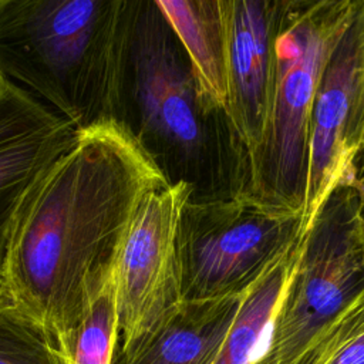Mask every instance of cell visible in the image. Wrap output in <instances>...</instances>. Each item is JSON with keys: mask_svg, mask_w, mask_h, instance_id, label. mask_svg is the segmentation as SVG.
Listing matches in <instances>:
<instances>
[{"mask_svg": "<svg viewBox=\"0 0 364 364\" xmlns=\"http://www.w3.org/2000/svg\"><path fill=\"white\" fill-rule=\"evenodd\" d=\"M169 182L139 141L108 121L77 131L24 200L0 289L61 364L85 307L114 276L141 203Z\"/></svg>", "mask_w": 364, "mask_h": 364, "instance_id": "1", "label": "cell"}, {"mask_svg": "<svg viewBox=\"0 0 364 364\" xmlns=\"http://www.w3.org/2000/svg\"><path fill=\"white\" fill-rule=\"evenodd\" d=\"M119 327L114 276L85 307L70 343L64 364H112Z\"/></svg>", "mask_w": 364, "mask_h": 364, "instance_id": "13", "label": "cell"}, {"mask_svg": "<svg viewBox=\"0 0 364 364\" xmlns=\"http://www.w3.org/2000/svg\"><path fill=\"white\" fill-rule=\"evenodd\" d=\"M158 10L188 60L205 112L228 107V40L223 0H158Z\"/></svg>", "mask_w": 364, "mask_h": 364, "instance_id": "11", "label": "cell"}, {"mask_svg": "<svg viewBox=\"0 0 364 364\" xmlns=\"http://www.w3.org/2000/svg\"><path fill=\"white\" fill-rule=\"evenodd\" d=\"M364 151V0L321 71L309 131V164L303 203L304 229L330 192L357 169Z\"/></svg>", "mask_w": 364, "mask_h": 364, "instance_id": "7", "label": "cell"}, {"mask_svg": "<svg viewBox=\"0 0 364 364\" xmlns=\"http://www.w3.org/2000/svg\"><path fill=\"white\" fill-rule=\"evenodd\" d=\"M300 209L266 203L246 191L186 202L178 247L182 301L242 296L303 235Z\"/></svg>", "mask_w": 364, "mask_h": 364, "instance_id": "4", "label": "cell"}, {"mask_svg": "<svg viewBox=\"0 0 364 364\" xmlns=\"http://www.w3.org/2000/svg\"><path fill=\"white\" fill-rule=\"evenodd\" d=\"M0 364H61L43 333L0 289Z\"/></svg>", "mask_w": 364, "mask_h": 364, "instance_id": "15", "label": "cell"}, {"mask_svg": "<svg viewBox=\"0 0 364 364\" xmlns=\"http://www.w3.org/2000/svg\"><path fill=\"white\" fill-rule=\"evenodd\" d=\"M191 195L189 181L169 182L145 198L129 226L114 270L118 351L134 348L182 301L178 232Z\"/></svg>", "mask_w": 364, "mask_h": 364, "instance_id": "6", "label": "cell"}, {"mask_svg": "<svg viewBox=\"0 0 364 364\" xmlns=\"http://www.w3.org/2000/svg\"><path fill=\"white\" fill-rule=\"evenodd\" d=\"M242 296L181 301L144 340L112 364H215Z\"/></svg>", "mask_w": 364, "mask_h": 364, "instance_id": "10", "label": "cell"}, {"mask_svg": "<svg viewBox=\"0 0 364 364\" xmlns=\"http://www.w3.org/2000/svg\"><path fill=\"white\" fill-rule=\"evenodd\" d=\"M277 7L279 1L223 0L228 40L225 115L247 159L264 129Z\"/></svg>", "mask_w": 364, "mask_h": 364, "instance_id": "9", "label": "cell"}, {"mask_svg": "<svg viewBox=\"0 0 364 364\" xmlns=\"http://www.w3.org/2000/svg\"><path fill=\"white\" fill-rule=\"evenodd\" d=\"M297 364H364V293L327 326Z\"/></svg>", "mask_w": 364, "mask_h": 364, "instance_id": "14", "label": "cell"}, {"mask_svg": "<svg viewBox=\"0 0 364 364\" xmlns=\"http://www.w3.org/2000/svg\"><path fill=\"white\" fill-rule=\"evenodd\" d=\"M75 138L68 121L0 75V280L24 200Z\"/></svg>", "mask_w": 364, "mask_h": 364, "instance_id": "8", "label": "cell"}, {"mask_svg": "<svg viewBox=\"0 0 364 364\" xmlns=\"http://www.w3.org/2000/svg\"><path fill=\"white\" fill-rule=\"evenodd\" d=\"M131 1L0 0V75L75 131L117 121Z\"/></svg>", "mask_w": 364, "mask_h": 364, "instance_id": "2", "label": "cell"}, {"mask_svg": "<svg viewBox=\"0 0 364 364\" xmlns=\"http://www.w3.org/2000/svg\"><path fill=\"white\" fill-rule=\"evenodd\" d=\"M173 37L155 1H131L117 122L158 165L168 154L196 151L203 139L205 111Z\"/></svg>", "mask_w": 364, "mask_h": 364, "instance_id": "5", "label": "cell"}, {"mask_svg": "<svg viewBox=\"0 0 364 364\" xmlns=\"http://www.w3.org/2000/svg\"><path fill=\"white\" fill-rule=\"evenodd\" d=\"M354 6L355 0L279 1L264 129L247 159L245 189L266 203L303 213L313 100Z\"/></svg>", "mask_w": 364, "mask_h": 364, "instance_id": "3", "label": "cell"}, {"mask_svg": "<svg viewBox=\"0 0 364 364\" xmlns=\"http://www.w3.org/2000/svg\"><path fill=\"white\" fill-rule=\"evenodd\" d=\"M300 240L280 256L243 294L215 364H249L289 282L299 256Z\"/></svg>", "mask_w": 364, "mask_h": 364, "instance_id": "12", "label": "cell"}]
</instances>
